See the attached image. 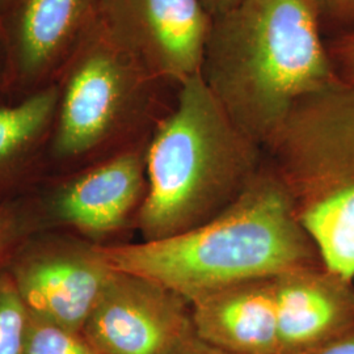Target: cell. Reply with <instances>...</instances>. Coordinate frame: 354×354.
I'll list each match as a JSON object with an SVG mask.
<instances>
[{
    "label": "cell",
    "instance_id": "7c38bea8",
    "mask_svg": "<svg viewBox=\"0 0 354 354\" xmlns=\"http://www.w3.org/2000/svg\"><path fill=\"white\" fill-rule=\"evenodd\" d=\"M274 279L241 282L190 301L196 337L221 354H277Z\"/></svg>",
    "mask_w": 354,
    "mask_h": 354
},
{
    "label": "cell",
    "instance_id": "e0dca14e",
    "mask_svg": "<svg viewBox=\"0 0 354 354\" xmlns=\"http://www.w3.org/2000/svg\"><path fill=\"white\" fill-rule=\"evenodd\" d=\"M326 39L354 33V0H314Z\"/></svg>",
    "mask_w": 354,
    "mask_h": 354
},
{
    "label": "cell",
    "instance_id": "d6986e66",
    "mask_svg": "<svg viewBox=\"0 0 354 354\" xmlns=\"http://www.w3.org/2000/svg\"><path fill=\"white\" fill-rule=\"evenodd\" d=\"M308 354H354V327Z\"/></svg>",
    "mask_w": 354,
    "mask_h": 354
},
{
    "label": "cell",
    "instance_id": "8992f818",
    "mask_svg": "<svg viewBox=\"0 0 354 354\" xmlns=\"http://www.w3.org/2000/svg\"><path fill=\"white\" fill-rule=\"evenodd\" d=\"M7 272L32 315L82 332L115 270L100 244L44 230L24 241Z\"/></svg>",
    "mask_w": 354,
    "mask_h": 354
},
{
    "label": "cell",
    "instance_id": "44dd1931",
    "mask_svg": "<svg viewBox=\"0 0 354 354\" xmlns=\"http://www.w3.org/2000/svg\"><path fill=\"white\" fill-rule=\"evenodd\" d=\"M174 354H221L218 353L214 349L209 348L203 342H200L197 337L193 339L192 342L184 345L181 349H178Z\"/></svg>",
    "mask_w": 354,
    "mask_h": 354
},
{
    "label": "cell",
    "instance_id": "5bb4252c",
    "mask_svg": "<svg viewBox=\"0 0 354 354\" xmlns=\"http://www.w3.org/2000/svg\"><path fill=\"white\" fill-rule=\"evenodd\" d=\"M33 190L0 201V274L24 241L45 230Z\"/></svg>",
    "mask_w": 354,
    "mask_h": 354
},
{
    "label": "cell",
    "instance_id": "7a4b0ae2",
    "mask_svg": "<svg viewBox=\"0 0 354 354\" xmlns=\"http://www.w3.org/2000/svg\"><path fill=\"white\" fill-rule=\"evenodd\" d=\"M200 75L261 149L295 102L337 80L314 0H239L213 17Z\"/></svg>",
    "mask_w": 354,
    "mask_h": 354
},
{
    "label": "cell",
    "instance_id": "5b68a950",
    "mask_svg": "<svg viewBox=\"0 0 354 354\" xmlns=\"http://www.w3.org/2000/svg\"><path fill=\"white\" fill-rule=\"evenodd\" d=\"M57 76L48 156L67 167L83 168L149 138L168 111L160 108L162 91L175 88L140 67L97 20Z\"/></svg>",
    "mask_w": 354,
    "mask_h": 354
},
{
    "label": "cell",
    "instance_id": "4fadbf2b",
    "mask_svg": "<svg viewBox=\"0 0 354 354\" xmlns=\"http://www.w3.org/2000/svg\"><path fill=\"white\" fill-rule=\"evenodd\" d=\"M58 105L55 82L0 105V201L29 193L48 156Z\"/></svg>",
    "mask_w": 354,
    "mask_h": 354
},
{
    "label": "cell",
    "instance_id": "30bf717a",
    "mask_svg": "<svg viewBox=\"0 0 354 354\" xmlns=\"http://www.w3.org/2000/svg\"><path fill=\"white\" fill-rule=\"evenodd\" d=\"M99 7L100 0H12L0 17L7 84L33 92L53 83Z\"/></svg>",
    "mask_w": 354,
    "mask_h": 354
},
{
    "label": "cell",
    "instance_id": "3957f363",
    "mask_svg": "<svg viewBox=\"0 0 354 354\" xmlns=\"http://www.w3.org/2000/svg\"><path fill=\"white\" fill-rule=\"evenodd\" d=\"M264 165L260 145L243 131L201 75L175 91L146 150L147 189L136 226L158 241L203 225L234 203Z\"/></svg>",
    "mask_w": 354,
    "mask_h": 354
},
{
    "label": "cell",
    "instance_id": "8fae6325",
    "mask_svg": "<svg viewBox=\"0 0 354 354\" xmlns=\"http://www.w3.org/2000/svg\"><path fill=\"white\" fill-rule=\"evenodd\" d=\"M277 354H308L354 327V279L323 261L274 279Z\"/></svg>",
    "mask_w": 354,
    "mask_h": 354
},
{
    "label": "cell",
    "instance_id": "ac0fdd59",
    "mask_svg": "<svg viewBox=\"0 0 354 354\" xmlns=\"http://www.w3.org/2000/svg\"><path fill=\"white\" fill-rule=\"evenodd\" d=\"M327 50L336 79L354 84V33L329 38Z\"/></svg>",
    "mask_w": 354,
    "mask_h": 354
},
{
    "label": "cell",
    "instance_id": "2e32d148",
    "mask_svg": "<svg viewBox=\"0 0 354 354\" xmlns=\"http://www.w3.org/2000/svg\"><path fill=\"white\" fill-rule=\"evenodd\" d=\"M29 311L8 272L0 274V354H23Z\"/></svg>",
    "mask_w": 354,
    "mask_h": 354
},
{
    "label": "cell",
    "instance_id": "9c48e42d",
    "mask_svg": "<svg viewBox=\"0 0 354 354\" xmlns=\"http://www.w3.org/2000/svg\"><path fill=\"white\" fill-rule=\"evenodd\" d=\"M82 333L100 354H174L196 339L187 299L118 270Z\"/></svg>",
    "mask_w": 354,
    "mask_h": 354
},
{
    "label": "cell",
    "instance_id": "52a82bcc",
    "mask_svg": "<svg viewBox=\"0 0 354 354\" xmlns=\"http://www.w3.org/2000/svg\"><path fill=\"white\" fill-rule=\"evenodd\" d=\"M150 138V137H149ZM149 138L35 188L45 230H62L105 245L136 222L146 196Z\"/></svg>",
    "mask_w": 354,
    "mask_h": 354
},
{
    "label": "cell",
    "instance_id": "603a6c76",
    "mask_svg": "<svg viewBox=\"0 0 354 354\" xmlns=\"http://www.w3.org/2000/svg\"><path fill=\"white\" fill-rule=\"evenodd\" d=\"M11 3H12V0H0V17L3 13L7 11V8L10 7Z\"/></svg>",
    "mask_w": 354,
    "mask_h": 354
},
{
    "label": "cell",
    "instance_id": "9a60e30c",
    "mask_svg": "<svg viewBox=\"0 0 354 354\" xmlns=\"http://www.w3.org/2000/svg\"><path fill=\"white\" fill-rule=\"evenodd\" d=\"M23 354L100 353L80 330L67 328L30 314Z\"/></svg>",
    "mask_w": 354,
    "mask_h": 354
},
{
    "label": "cell",
    "instance_id": "7402d4cb",
    "mask_svg": "<svg viewBox=\"0 0 354 354\" xmlns=\"http://www.w3.org/2000/svg\"><path fill=\"white\" fill-rule=\"evenodd\" d=\"M7 84V64H6V53L3 46V39H0V86Z\"/></svg>",
    "mask_w": 354,
    "mask_h": 354
},
{
    "label": "cell",
    "instance_id": "ffe728a7",
    "mask_svg": "<svg viewBox=\"0 0 354 354\" xmlns=\"http://www.w3.org/2000/svg\"><path fill=\"white\" fill-rule=\"evenodd\" d=\"M205 10L213 17L228 11L231 7H234L239 0H201Z\"/></svg>",
    "mask_w": 354,
    "mask_h": 354
},
{
    "label": "cell",
    "instance_id": "277c9868",
    "mask_svg": "<svg viewBox=\"0 0 354 354\" xmlns=\"http://www.w3.org/2000/svg\"><path fill=\"white\" fill-rule=\"evenodd\" d=\"M263 151L322 261L354 279V84L304 95Z\"/></svg>",
    "mask_w": 354,
    "mask_h": 354
},
{
    "label": "cell",
    "instance_id": "ba28073f",
    "mask_svg": "<svg viewBox=\"0 0 354 354\" xmlns=\"http://www.w3.org/2000/svg\"><path fill=\"white\" fill-rule=\"evenodd\" d=\"M97 21L150 75L177 88L200 75L212 16L201 0H100Z\"/></svg>",
    "mask_w": 354,
    "mask_h": 354
},
{
    "label": "cell",
    "instance_id": "6da1fadb",
    "mask_svg": "<svg viewBox=\"0 0 354 354\" xmlns=\"http://www.w3.org/2000/svg\"><path fill=\"white\" fill-rule=\"evenodd\" d=\"M102 250L115 270L151 279L188 302L322 261L266 160L248 188L203 225L158 241L112 243Z\"/></svg>",
    "mask_w": 354,
    "mask_h": 354
}]
</instances>
